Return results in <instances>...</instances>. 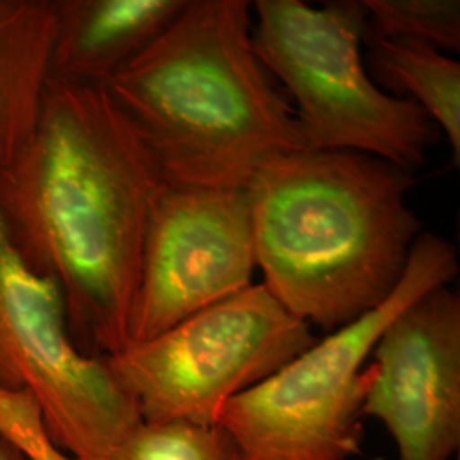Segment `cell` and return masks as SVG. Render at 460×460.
<instances>
[{
    "label": "cell",
    "mask_w": 460,
    "mask_h": 460,
    "mask_svg": "<svg viewBox=\"0 0 460 460\" xmlns=\"http://www.w3.org/2000/svg\"><path fill=\"white\" fill-rule=\"evenodd\" d=\"M161 167L106 87L49 77L36 127L0 169V226L57 283L72 341L108 358L130 343L142 249Z\"/></svg>",
    "instance_id": "cell-1"
},
{
    "label": "cell",
    "mask_w": 460,
    "mask_h": 460,
    "mask_svg": "<svg viewBox=\"0 0 460 460\" xmlns=\"http://www.w3.org/2000/svg\"><path fill=\"white\" fill-rule=\"evenodd\" d=\"M412 186L411 171L351 150L266 163L246 188L266 290L328 332L380 307L421 234L408 205Z\"/></svg>",
    "instance_id": "cell-2"
},
{
    "label": "cell",
    "mask_w": 460,
    "mask_h": 460,
    "mask_svg": "<svg viewBox=\"0 0 460 460\" xmlns=\"http://www.w3.org/2000/svg\"><path fill=\"white\" fill-rule=\"evenodd\" d=\"M247 0H188L106 85L165 182L247 188L271 159L311 150L252 47Z\"/></svg>",
    "instance_id": "cell-3"
},
{
    "label": "cell",
    "mask_w": 460,
    "mask_h": 460,
    "mask_svg": "<svg viewBox=\"0 0 460 460\" xmlns=\"http://www.w3.org/2000/svg\"><path fill=\"white\" fill-rule=\"evenodd\" d=\"M457 251L421 232L406 271L380 307L329 332L258 385L235 395L217 425L234 440L239 460H351L362 454V408L374 378L368 362L384 329L412 300L448 285Z\"/></svg>",
    "instance_id": "cell-4"
},
{
    "label": "cell",
    "mask_w": 460,
    "mask_h": 460,
    "mask_svg": "<svg viewBox=\"0 0 460 460\" xmlns=\"http://www.w3.org/2000/svg\"><path fill=\"white\" fill-rule=\"evenodd\" d=\"M252 5L254 51L296 101L311 150L368 154L411 172L427 161L442 132L418 104L374 83L362 58L368 24L362 0Z\"/></svg>",
    "instance_id": "cell-5"
},
{
    "label": "cell",
    "mask_w": 460,
    "mask_h": 460,
    "mask_svg": "<svg viewBox=\"0 0 460 460\" xmlns=\"http://www.w3.org/2000/svg\"><path fill=\"white\" fill-rule=\"evenodd\" d=\"M263 283L125 346L106 363L142 421L217 425L235 395L258 385L317 341Z\"/></svg>",
    "instance_id": "cell-6"
},
{
    "label": "cell",
    "mask_w": 460,
    "mask_h": 460,
    "mask_svg": "<svg viewBox=\"0 0 460 460\" xmlns=\"http://www.w3.org/2000/svg\"><path fill=\"white\" fill-rule=\"evenodd\" d=\"M0 387L30 391L51 442L75 459H104L142 423L106 358L87 357L72 341L57 283L22 263L2 226Z\"/></svg>",
    "instance_id": "cell-7"
},
{
    "label": "cell",
    "mask_w": 460,
    "mask_h": 460,
    "mask_svg": "<svg viewBox=\"0 0 460 460\" xmlns=\"http://www.w3.org/2000/svg\"><path fill=\"white\" fill-rule=\"evenodd\" d=\"M256 268L246 188L165 182L148 218L130 343L237 296Z\"/></svg>",
    "instance_id": "cell-8"
},
{
    "label": "cell",
    "mask_w": 460,
    "mask_h": 460,
    "mask_svg": "<svg viewBox=\"0 0 460 460\" xmlns=\"http://www.w3.org/2000/svg\"><path fill=\"white\" fill-rule=\"evenodd\" d=\"M362 416L380 421L399 460H452L460 447V296L448 285L412 300L372 351Z\"/></svg>",
    "instance_id": "cell-9"
},
{
    "label": "cell",
    "mask_w": 460,
    "mask_h": 460,
    "mask_svg": "<svg viewBox=\"0 0 460 460\" xmlns=\"http://www.w3.org/2000/svg\"><path fill=\"white\" fill-rule=\"evenodd\" d=\"M49 77L106 87L154 43L188 0H51Z\"/></svg>",
    "instance_id": "cell-10"
},
{
    "label": "cell",
    "mask_w": 460,
    "mask_h": 460,
    "mask_svg": "<svg viewBox=\"0 0 460 460\" xmlns=\"http://www.w3.org/2000/svg\"><path fill=\"white\" fill-rule=\"evenodd\" d=\"M51 0H0V169L33 133L49 79Z\"/></svg>",
    "instance_id": "cell-11"
},
{
    "label": "cell",
    "mask_w": 460,
    "mask_h": 460,
    "mask_svg": "<svg viewBox=\"0 0 460 460\" xmlns=\"http://www.w3.org/2000/svg\"><path fill=\"white\" fill-rule=\"evenodd\" d=\"M370 75L387 94L418 104L444 133L460 159V64L427 43L382 38L365 31Z\"/></svg>",
    "instance_id": "cell-12"
},
{
    "label": "cell",
    "mask_w": 460,
    "mask_h": 460,
    "mask_svg": "<svg viewBox=\"0 0 460 460\" xmlns=\"http://www.w3.org/2000/svg\"><path fill=\"white\" fill-rule=\"evenodd\" d=\"M102 460H239V452L218 425L142 421Z\"/></svg>",
    "instance_id": "cell-13"
},
{
    "label": "cell",
    "mask_w": 460,
    "mask_h": 460,
    "mask_svg": "<svg viewBox=\"0 0 460 460\" xmlns=\"http://www.w3.org/2000/svg\"><path fill=\"white\" fill-rule=\"evenodd\" d=\"M367 31L382 38H401L435 49L459 51V0H362Z\"/></svg>",
    "instance_id": "cell-14"
},
{
    "label": "cell",
    "mask_w": 460,
    "mask_h": 460,
    "mask_svg": "<svg viewBox=\"0 0 460 460\" xmlns=\"http://www.w3.org/2000/svg\"><path fill=\"white\" fill-rule=\"evenodd\" d=\"M0 431L30 460H79L51 442L38 401L30 391L0 387Z\"/></svg>",
    "instance_id": "cell-15"
},
{
    "label": "cell",
    "mask_w": 460,
    "mask_h": 460,
    "mask_svg": "<svg viewBox=\"0 0 460 460\" xmlns=\"http://www.w3.org/2000/svg\"><path fill=\"white\" fill-rule=\"evenodd\" d=\"M0 460H30L5 433L0 431Z\"/></svg>",
    "instance_id": "cell-16"
}]
</instances>
